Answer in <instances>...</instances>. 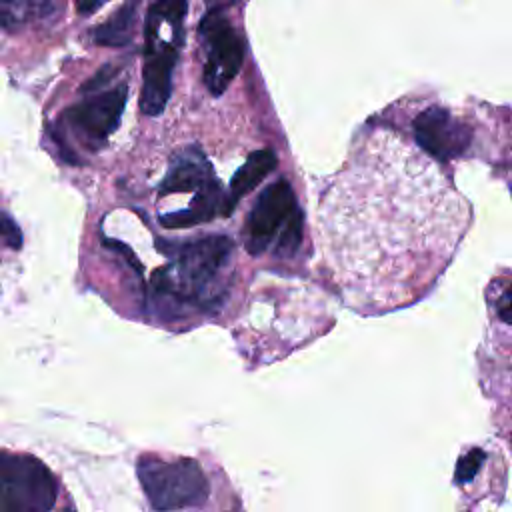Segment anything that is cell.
I'll return each instance as SVG.
<instances>
[{
	"mask_svg": "<svg viewBox=\"0 0 512 512\" xmlns=\"http://www.w3.org/2000/svg\"><path fill=\"white\" fill-rule=\"evenodd\" d=\"M56 496V480L44 462L0 454V512H50Z\"/></svg>",
	"mask_w": 512,
	"mask_h": 512,
	"instance_id": "obj_4",
	"label": "cell"
},
{
	"mask_svg": "<svg viewBox=\"0 0 512 512\" xmlns=\"http://www.w3.org/2000/svg\"><path fill=\"white\" fill-rule=\"evenodd\" d=\"M0 236H4L6 238V242L12 246V248H18L20 246V230L16 228V224L8 218V216H4V214H0Z\"/></svg>",
	"mask_w": 512,
	"mask_h": 512,
	"instance_id": "obj_13",
	"label": "cell"
},
{
	"mask_svg": "<svg viewBox=\"0 0 512 512\" xmlns=\"http://www.w3.org/2000/svg\"><path fill=\"white\" fill-rule=\"evenodd\" d=\"M300 222L294 192L288 182L278 180L270 184L258 198L248 216L246 248L250 254H264L268 250L290 254L300 244Z\"/></svg>",
	"mask_w": 512,
	"mask_h": 512,
	"instance_id": "obj_2",
	"label": "cell"
},
{
	"mask_svg": "<svg viewBox=\"0 0 512 512\" xmlns=\"http://www.w3.org/2000/svg\"><path fill=\"white\" fill-rule=\"evenodd\" d=\"M128 88L122 84L104 94L84 98L66 110V124L88 144H102L118 126Z\"/></svg>",
	"mask_w": 512,
	"mask_h": 512,
	"instance_id": "obj_6",
	"label": "cell"
},
{
	"mask_svg": "<svg viewBox=\"0 0 512 512\" xmlns=\"http://www.w3.org/2000/svg\"><path fill=\"white\" fill-rule=\"evenodd\" d=\"M136 472L146 498L158 512L198 506L208 498V482L196 460H162L148 454L138 460Z\"/></svg>",
	"mask_w": 512,
	"mask_h": 512,
	"instance_id": "obj_3",
	"label": "cell"
},
{
	"mask_svg": "<svg viewBox=\"0 0 512 512\" xmlns=\"http://www.w3.org/2000/svg\"><path fill=\"white\" fill-rule=\"evenodd\" d=\"M468 222V202L440 166L390 130L354 146L318 208L332 278L352 306L370 312L424 296Z\"/></svg>",
	"mask_w": 512,
	"mask_h": 512,
	"instance_id": "obj_1",
	"label": "cell"
},
{
	"mask_svg": "<svg viewBox=\"0 0 512 512\" xmlns=\"http://www.w3.org/2000/svg\"><path fill=\"white\" fill-rule=\"evenodd\" d=\"M484 462V452L482 450H478V448H474V450H470L468 454H464L460 460H458V466H456V482L458 484H464V482H470L474 476H476V472H478V468H480V464Z\"/></svg>",
	"mask_w": 512,
	"mask_h": 512,
	"instance_id": "obj_12",
	"label": "cell"
},
{
	"mask_svg": "<svg viewBox=\"0 0 512 512\" xmlns=\"http://www.w3.org/2000/svg\"><path fill=\"white\" fill-rule=\"evenodd\" d=\"M96 8H100L98 2H96V4H78V10H80V12H92V10H96Z\"/></svg>",
	"mask_w": 512,
	"mask_h": 512,
	"instance_id": "obj_14",
	"label": "cell"
},
{
	"mask_svg": "<svg viewBox=\"0 0 512 512\" xmlns=\"http://www.w3.org/2000/svg\"><path fill=\"white\" fill-rule=\"evenodd\" d=\"M274 164H276V160L270 150H258V152L250 154L248 160L244 162V166L232 178V184H230L232 186V204L240 196L250 192L274 168Z\"/></svg>",
	"mask_w": 512,
	"mask_h": 512,
	"instance_id": "obj_9",
	"label": "cell"
},
{
	"mask_svg": "<svg viewBox=\"0 0 512 512\" xmlns=\"http://www.w3.org/2000/svg\"><path fill=\"white\" fill-rule=\"evenodd\" d=\"M148 60L144 66V84L140 106L154 116L164 110L172 90V70L178 56V36L162 38L158 28L148 20Z\"/></svg>",
	"mask_w": 512,
	"mask_h": 512,
	"instance_id": "obj_7",
	"label": "cell"
},
{
	"mask_svg": "<svg viewBox=\"0 0 512 512\" xmlns=\"http://www.w3.org/2000/svg\"><path fill=\"white\" fill-rule=\"evenodd\" d=\"M132 20H134V6H124L108 22H104L94 30V40L98 44H108V46L126 44L130 40Z\"/></svg>",
	"mask_w": 512,
	"mask_h": 512,
	"instance_id": "obj_10",
	"label": "cell"
},
{
	"mask_svg": "<svg viewBox=\"0 0 512 512\" xmlns=\"http://www.w3.org/2000/svg\"><path fill=\"white\" fill-rule=\"evenodd\" d=\"M200 38L206 52L204 80L214 94H220L238 74L242 64V42L232 24L220 12H208L200 24Z\"/></svg>",
	"mask_w": 512,
	"mask_h": 512,
	"instance_id": "obj_5",
	"label": "cell"
},
{
	"mask_svg": "<svg viewBox=\"0 0 512 512\" xmlns=\"http://www.w3.org/2000/svg\"><path fill=\"white\" fill-rule=\"evenodd\" d=\"M414 134L422 148L444 160L462 154L470 142V130L442 108L424 110L414 122Z\"/></svg>",
	"mask_w": 512,
	"mask_h": 512,
	"instance_id": "obj_8",
	"label": "cell"
},
{
	"mask_svg": "<svg viewBox=\"0 0 512 512\" xmlns=\"http://www.w3.org/2000/svg\"><path fill=\"white\" fill-rule=\"evenodd\" d=\"M46 6L42 2H0V28L14 32Z\"/></svg>",
	"mask_w": 512,
	"mask_h": 512,
	"instance_id": "obj_11",
	"label": "cell"
},
{
	"mask_svg": "<svg viewBox=\"0 0 512 512\" xmlns=\"http://www.w3.org/2000/svg\"><path fill=\"white\" fill-rule=\"evenodd\" d=\"M66 512H72V510H66Z\"/></svg>",
	"mask_w": 512,
	"mask_h": 512,
	"instance_id": "obj_15",
	"label": "cell"
}]
</instances>
